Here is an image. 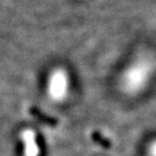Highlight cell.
<instances>
[{"instance_id": "obj_1", "label": "cell", "mask_w": 156, "mask_h": 156, "mask_svg": "<svg viewBox=\"0 0 156 156\" xmlns=\"http://www.w3.org/2000/svg\"><path fill=\"white\" fill-rule=\"evenodd\" d=\"M152 69L153 63L149 58L136 60V63L132 64L125 73L122 79L124 88L128 92H136L141 90L149 79Z\"/></svg>"}, {"instance_id": "obj_2", "label": "cell", "mask_w": 156, "mask_h": 156, "mask_svg": "<svg viewBox=\"0 0 156 156\" xmlns=\"http://www.w3.org/2000/svg\"><path fill=\"white\" fill-rule=\"evenodd\" d=\"M68 91V78L65 71L58 68L53 71L48 80V92L54 101H62Z\"/></svg>"}, {"instance_id": "obj_3", "label": "cell", "mask_w": 156, "mask_h": 156, "mask_svg": "<svg viewBox=\"0 0 156 156\" xmlns=\"http://www.w3.org/2000/svg\"><path fill=\"white\" fill-rule=\"evenodd\" d=\"M21 139L24 143V156H38L39 146L36 141V133L32 129H25L21 133Z\"/></svg>"}, {"instance_id": "obj_4", "label": "cell", "mask_w": 156, "mask_h": 156, "mask_svg": "<svg viewBox=\"0 0 156 156\" xmlns=\"http://www.w3.org/2000/svg\"><path fill=\"white\" fill-rule=\"evenodd\" d=\"M149 154L150 156H156V141H154L153 143L151 144L149 150Z\"/></svg>"}]
</instances>
